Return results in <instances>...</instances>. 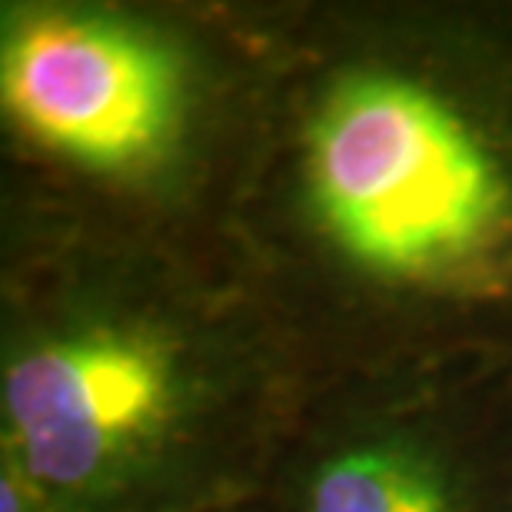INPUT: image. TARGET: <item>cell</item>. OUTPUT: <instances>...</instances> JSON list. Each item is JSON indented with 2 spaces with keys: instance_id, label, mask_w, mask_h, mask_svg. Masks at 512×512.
<instances>
[{
  "instance_id": "obj_1",
  "label": "cell",
  "mask_w": 512,
  "mask_h": 512,
  "mask_svg": "<svg viewBox=\"0 0 512 512\" xmlns=\"http://www.w3.org/2000/svg\"><path fill=\"white\" fill-rule=\"evenodd\" d=\"M230 266L310 383L512 360V0H276Z\"/></svg>"
},
{
  "instance_id": "obj_2",
  "label": "cell",
  "mask_w": 512,
  "mask_h": 512,
  "mask_svg": "<svg viewBox=\"0 0 512 512\" xmlns=\"http://www.w3.org/2000/svg\"><path fill=\"white\" fill-rule=\"evenodd\" d=\"M306 389L230 263L0 200V459L60 512L247 509Z\"/></svg>"
},
{
  "instance_id": "obj_3",
  "label": "cell",
  "mask_w": 512,
  "mask_h": 512,
  "mask_svg": "<svg viewBox=\"0 0 512 512\" xmlns=\"http://www.w3.org/2000/svg\"><path fill=\"white\" fill-rule=\"evenodd\" d=\"M276 0H0V200L230 263Z\"/></svg>"
},
{
  "instance_id": "obj_4",
  "label": "cell",
  "mask_w": 512,
  "mask_h": 512,
  "mask_svg": "<svg viewBox=\"0 0 512 512\" xmlns=\"http://www.w3.org/2000/svg\"><path fill=\"white\" fill-rule=\"evenodd\" d=\"M260 512H512V360L393 363L310 383Z\"/></svg>"
},
{
  "instance_id": "obj_5",
  "label": "cell",
  "mask_w": 512,
  "mask_h": 512,
  "mask_svg": "<svg viewBox=\"0 0 512 512\" xmlns=\"http://www.w3.org/2000/svg\"><path fill=\"white\" fill-rule=\"evenodd\" d=\"M0 512H60L30 479L0 459Z\"/></svg>"
},
{
  "instance_id": "obj_6",
  "label": "cell",
  "mask_w": 512,
  "mask_h": 512,
  "mask_svg": "<svg viewBox=\"0 0 512 512\" xmlns=\"http://www.w3.org/2000/svg\"><path fill=\"white\" fill-rule=\"evenodd\" d=\"M233 512H260V509H256V506H247V509H233Z\"/></svg>"
}]
</instances>
